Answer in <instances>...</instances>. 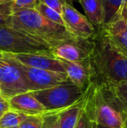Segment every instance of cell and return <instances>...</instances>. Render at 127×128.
<instances>
[{
	"label": "cell",
	"mask_w": 127,
	"mask_h": 128,
	"mask_svg": "<svg viewBox=\"0 0 127 128\" xmlns=\"http://www.w3.org/2000/svg\"><path fill=\"white\" fill-rule=\"evenodd\" d=\"M84 98L77 104L58 112L60 128H75L84 112Z\"/></svg>",
	"instance_id": "15"
},
{
	"label": "cell",
	"mask_w": 127,
	"mask_h": 128,
	"mask_svg": "<svg viewBox=\"0 0 127 128\" xmlns=\"http://www.w3.org/2000/svg\"><path fill=\"white\" fill-rule=\"evenodd\" d=\"M92 40L90 62L93 81L108 86L127 84V58L111 46L99 28L96 29Z\"/></svg>",
	"instance_id": "1"
},
{
	"label": "cell",
	"mask_w": 127,
	"mask_h": 128,
	"mask_svg": "<svg viewBox=\"0 0 127 128\" xmlns=\"http://www.w3.org/2000/svg\"><path fill=\"white\" fill-rule=\"evenodd\" d=\"M75 128H92V123L88 120L84 112Z\"/></svg>",
	"instance_id": "25"
},
{
	"label": "cell",
	"mask_w": 127,
	"mask_h": 128,
	"mask_svg": "<svg viewBox=\"0 0 127 128\" xmlns=\"http://www.w3.org/2000/svg\"><path fill=\"white\" fill-rule=\"evenodd\" d=\"M0 90L3 98L7 100L29 92L24 78L13 59L2 52H0Z\"/></svg>",
	"instance_id": "6"
},
{
	"label": "cell",
	"mask_w": 127,
	"mask_h": 128,
	"mask_svg": "<svg viewBox=\"0 0 127 128\" xmlns=\"http://www.w3.org/2000/svg\"><path fill=\"white\" fill-rule=\"evenodd\" d=\"M125 128H127V114L126 116V125H125Z\"/></svg>",
	"instance_id": "30"
},
{
	"label": "cell",
	"mask_w": 127,
	"mask_h": 128,
	"mask_svg": "<svg viewBox=\"0 0 127 128\" xmlns=\"http://www.w3.org/2000/svg\"><path fill=\"white\" fill-rule=\"evenodd\" d=\"M92 128H96V124L92 123Z\"/></svg>",
	"instance_id": "32"
},
{
	"label": "cell",
	"mask_w": 127,
	"mask_h": 128,
	"mask_svg": "<svg viewBox=\"0 0 127 128\" xmlns=\"http://www.w3.org/2000/svg\"><path fill=\"white\" fill-rule=\"evenodd\" d=\"M126 2L127 0H103L104 12H105L104 24L108 23Z\"/></svg>",
	"instance_id": "17"
},
{
	"label": "cell",
	"mask_w": 127,
	"mask_h": 128,
	"mask_svg": "<svg viewBox=\"0 0 127 128\" xmlns=\"http://www.w3.org/2000/svg\"><path fill=\"white\" fill-rule=\"evenodd\" d=\"M2 115H3V114H1V113H0V118H1V117H2Z\"/></svg>",
	"instance_id": "33"
},
{
	"label": "cell",
	"mask_w": 127,
	"mask_h": 128,
	"mask_svg": "<svg viewBox=\"0 0 127 128\" xmlns=\"http://www.w3.org/2000/svg\"><path fill=\"white\" fill-rule=\"evenodd\" d=\"M10 1H11V2H14V1H15V0H10Z\"/></svg>",
	"instance_id": "34"
},
{
	"label": "cell",
	"mask_w": 127,
	"mask_h": 128,
	"mask_svg": "<svg viewBox=\"0 0 127 128\" xmlns=\"http://www.w3.org/2000/svg\"><path fill=\"white\" fill-rule=\"evenodd\" d=\"M119 10L121 12V14H122V16L124 17L125 20H126V22L127 24V2L121 7Z\"/></svg>",
	"instance_id": "27"
},
{
	"label": "cell",
	"mask_w": 127,
	"mask_h": 128,
	"mask_svg": "<svg viewBox=\"0 0 127 128\" xmlns=\"http://www.w3.org/2000/svg\"><path fill=\"white\" fill-rule=\"evenodd\" d=\"M61 15L65 28L75 37L88 39L95 34V27L91 24L86 16L80 13L71 4L64 3Z\"/></svg>",
	"instance_id": "9"
},
{
	"label": "cell",
	"mask_w": 127,
	"mask_h": 128,
	"mask_svg": "<svg viewBox=\"0 0 127 128\" xmlns=\"http://www.w3.org/2000/svg\"><path fill=\"white\" fill-rule=\"evenodd\" d=\"M96 128H109V127H105V126H102L99 125H96Z\"/></svg>",
	"instance_id": "29"
},
{
	"label": "cell",
	"mask_w": 127,
	"mask_h": 128,
	"mask_svg": "<svg viewBox=\"0 0 127 128\" xmlns=\"http://www.w3.org/2000/svg\"><path fill=\"white\" fill-rule=\"evenodd\" d=\"M84 112L92 123L109 128H125L126 111L110 86L92 80L85 92Z\"/></svg>",
	"instance_id": "2"
},
{
	"label": "cell",
	"mask_w": 127,
	"mask_h": 128,
	"mask_svg": "<svg viewBox=\"0 0 127 128\" xmlns=\"http://www.w3.org/2000/svg\"><path fill=\"white\" fill-rule=\"evenodd\" d=\"M8 101L10 110L22 114L43 116L46 113V110L44 106L34 97L31 92L13 96Z\"/></svg>",
	"instance_id": "13"
},
{
	"label": "cell",
	"mask_w": 127,
	"mask_h": 128,
	"mask_svg": "<svg viewBox=\"0 0 127 128\" xmlns=\"http://www.w3.org/2000/svg\"><path fill=\"white\" fill-rule=\"evenodd\" d=\"M85 92L68 81L49 89L33 92L32 94L44 106L46 113H58L81 101Z\"/></svg>",
	"instance_id": "4"
},
{
	"label": "cell",
	"mask_w": 127,
	"mask_h": 128,
	"mask_svg": "<svg viewBox=\"0 0 127 128\" xmlns=\"http://www.w3.org/2000/svg\"><path fill=\"white\" fill-rule=\"evenodd\" d=\"M67 2L70 4H71L72 2H79V0H67Z\"/></svg>",
	"instance_id": "28"
},
{
	"label": "cell",
	"mask_w": 127,
	"mask_h": 128,
	"mask_svg": "<svg viewBox=\"0 0 127 128\" xmlns=\"http://www.w3.org/2000/svg\"><path fill=\"white\" fill-rule=\"evenodd\" d=\"M39 0H15L12 4V10L14 12L22 10H36Z\"/></svg>",
	"instance_id": "22"
},
{
	"label": "cell",
	"mask_w": 127,
	"mask_h": 128,
	"mask_svg": "<svg viewBox=\"0 0 127 128\" xmlns=\"http://www.w3.org/2000/svg\"><path fill=\"white\" fill-rule=\"evenodd\" d=\"M17 62L26 66L46 70V71L64 72V70L59 59L53 56L52 53H8Z\"/></svg>",
	"instance_id": "12"
},
{
	"label": "cell",
	"mask_w": 127,
	"mask_h": 128,
	"mask_svg": "<svg viewBox=\"0 0 127 128\" xmlns=\"http://www.w3.org/2000/svg\"><path fill=\"white\" fill-rule=\"evenodd\" d=\"M0 52L10 54L52 53V47L24 32L10 26H1Z\"/></svg>",
	"instance_id": "5"
},
{
	"label": "cell",
	"mask_w": 127,
	"mask_h": 128,
	"mask_svg": "<svg viewBox=\"0 0 127 128\" xmlns=\"http://www.w3.org/2000/svg\"><path fill=\"white\" fill-rule=\"evenodd\" d=\"M86 18L95 29L101 27L105 21L103 0H79Z\"/></svg>",
	"instance_id": "14"
},
{
	"label": "cell",
	"mask_w": 127,
	"mask_h": 128,
	"mask_svg": "<svg viewBox=\"0 0 127 128\" xmlns=\"http://www.w3.org/2000/svg\"><path fill=\"white\" fill-rule=\"evenodd\" d=\"M108 86V84H107ZM115 95V97L118 98L122 106L124 107L126 111V114H127V84H121L117 86H109Z\"/></svg>",
	"instance_id": "20"
},
{
	"label": "cell",
	"mask_w": 127,
	"mask_h": 128,
	"mask_svg": "<svg viewBox=\"0 0 127 128\" xmlns=\"http://www.w3.org/2000/svg\"><path fill=\"white\" fill-rule=\"evenodd\" d=\"M10 27L33 36L52 48L63 42L77 38L64 26L46 19L37 10H22L14 12Z\"/></svg>",
	"instance_id": "3"
},
{
	"label": "cell",
	"mask_w": 127,
	"mask_h": 128,
	"mask_svg": "<svg viewBox=\"0 0 127 128\" xmlns=\"http://www.w3.org/2000/svg\"><path fill=\"white\" fill-rule=\"evenodd\" d=\"M58 59L70 82L81 89L86 90L87 86L93 80L94 77L90 58L80 62H71L64 59Z\"/></svg>",
	"instance_id": "11"
},
{
	"label": "cell",
	"mask_w": 127,
	"mask_h": 128,
	"mask_svg": "<svg viewBox=\"0 0 127 128\" xmlns=\"http://www.w3.org/2000/svg\"><path fill=\"white\" fill-rule=\"evenodd\" d=\"M43 116L25 115L17 128H42Z\"/></svg>",
	"instance_id": "21"
},
{
	"label": "cell",
	"mask_w": 127,
	"mask_h": 128,
	"mask_svg": "<svg viewBox=\"0 0 127 128\" xmlns=\"http://www.w3.org/2000/svg\"><path fill=\"white\" fill-rule=\"evenodd\" d=\"M11 58L13 59L16 66L22 72L26 84H27L28 90L31 92L49 89L53 86H56L58 84L69 81L65 73L30 67V66H26L24 64H22L21 63L17 62L13 58Z\"/></svg>",
	"instance_id": "7"
},
{
	"label": "cell",
	"mask_w": 127,
	"mask_h": 128,
	"mask_svg": "<svg viewBox=\"0 0 127 128\" xmlns=\"http://www.w3.org/2000/svg\"><path fill=\"white\" fill-rule=\"evenodd\" d=\"M39 2L44 4L45 5L49 6L50 8L53 9L58 13H62V9L64 3L67 2V0H39Z\"/></svg>",
	"instance_id": "24"
},
{
	"label": "cell",
	"mask_w": 127,
	"mask_h": 128,
	"mask_svg": "<svg viewBox=\"0 0 127 128\" xmlns=\"http://www.w3.org/2000/svg\"><path fill=\"white\" fill-rule=\"evenodd\" d=\"M24 116L13 110H9L0 118V128H17Z\"/></svg>",
	"instance_id": "16"
},
{
	"label": "cell",
	"mask_w": 127,
	"mask_h": 128,
	"mask_svg": "<svg viewBox=\"0 0 127 128\" xmlns=\"http://www.w3.org/2000/svg\"><path fill=\"white\" fill-rule=\"evenodd\" d=\"M42 128H60L58 113H45L43 115Z\"/></svg>",
	"instance_id": "23"
},
{
	"label": "cell",
	"mask_w": 127,
	"mask_h": 128,
	"mask_svg": "<svg viewBox=\"0 0 127 128\" xmlns=\"http://www.w3.org/2000/svg\"><path fill=\"white\" fill-rule=\"evenodd\" d=\"M12 4L13 2L10 0H0V27H10L11 17L13 14Z\"/></svg>",
	"instance_id": "19"
},
{
	"label": "cell",
	"mask_w": 127,
	"mask_h": 128,
	"mask_svg": "<svg viewBox=\"0 0 127 128\" xmlns=\"http://www.w3.org/2000/svg\"><path fill=\"white\" fill-rule=\"evenodd\" d=\"M0 98H3V95H2V92H1V90H0Z\"/></svg>",
	"instance_id": "31"
},
{
	"label": "cell",
	"mask_w": 127,
	"mask_h": 128,
	"mask_svg": "<svg viewBox=\"0 0 127 128\" xmlns=\"http://www.w3.org/2000/svg\"><path fill=\"white\" fill-rule=\"evenodd\" d=\"M92 47V38L88 39L77 38L54 46L52 54L57 58L71 62H80L90 58Z\"/></svg>",
	"instance_id": "8"
},
{
	"label": "cell",
	"mask_w": 127,
	"mask_h": 128,
	"mask_svg": "<svg viewBox=\"0 0 127 128\" xmlns=\"http://www.w3.org/2000/svg\"><path fill=\"white\" fill-rule=\"evenodd\" d=\"M99 29L111 46L127 58V24L120 10Z\"/></svg>",
	"instance_id": "10"
},
{
	"label": "cell",
	"mask_w": 127,
	"mask_h": 128,
	"mask_svg": "<svg viewBox=\"0 0 127 128\" xmlns=\"http://www.w3.org/2000/svg\"><path fill=\"white\" fill-rule=\"evenodd\" d=\"M9 110H10V107L8 100L5 98H0V113L3 114Z\"/></svg>",
	"instance_id": "26"
},
{
	"label": "cell",
	"mask_w": 127,
	"mask_h": 128,
	"mask_svg": "<svg viewBox=\"0 0 127 128\" xmlns=\"http://www.w3.org/2000/svg\"><path fill=\"white\" fill-rule=\"evenodd\" d=\"M36 10H37L43 17L45 18L46 19L55 23V24H60V26H63L65 27L64 21L61 14L58 13V12H56V10H53V9L50 8L49 6L45 5L44 4H42L39 2L37 8H36Z\"/></svg>",
	"instance_id": "18"
}]
</instances>
